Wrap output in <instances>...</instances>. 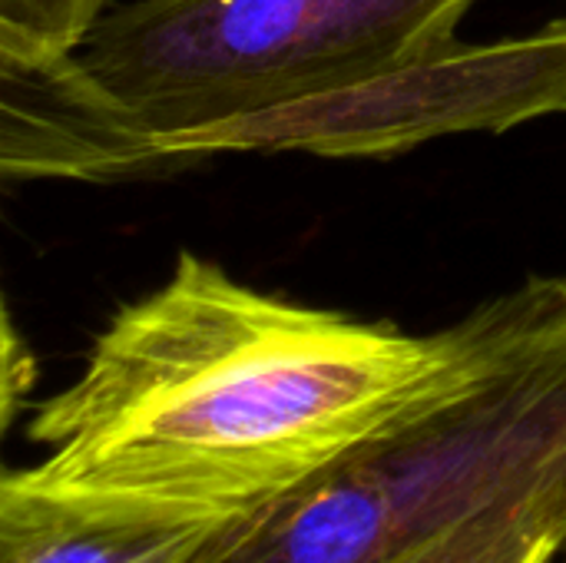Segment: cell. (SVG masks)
I'll return each mask as SVG.
<instances>
[{"mask_svg":"<svg viewBox=\"0 0 566 563\" xmlns=\"http://www.w3.org/2000/svg\"><path fill=\"white\" fill-rule=\"evenodd\" d=\"M461 322L458 372L229 563H398L491 508L566 498V275H531Z\"/></svg>","mask_w":566,"mask_h":563,"instance_id":"3","label":"cell"},{"mask_svg":"<svg viewBox=\"0 0 566 563\" xmlns=\"http://www.w3.org/2000/svg\"><path fill=\"white\" fill-rule=\"evenodd\" d=\"M554 563H566V544H564V551L557 554V561H554Z\"/></svg>","mask_w":566,"mask_h":563,"instance_id":"8","label":"cell"},{"mask_svg":"<svg viewBox=\"0 0 566 563\" xmlns=\"http://www.w3.org/2000/svg\"><path fill=\"white\" fill-rule=\"evenodd\" d=\"M566 113V20L494 43H448L428 56L269 113L172 139L166 169L219 153L388 159L441 136L507 133Z\"/></svg>","mask_w":566,"mask_h":563,"instance_id":"4","label":"cell"},{"mask_svg":"<svg viewBox=\"0 0 566 563\" xmlns=\"http://www.w3.org/2000/svg\"><path fill=\"white\" fill-rule=\"evenodd\" d=\"M481 0H133L40 66H0L7 179L166 173L196 129L269 113L428 56Z\"/></svg>","mask_w":566,"mask_h":563,"instance_id":"2","label":"cell"},{"mask_svg":"<svg viewBox=\"0 0 566 563\" xmlns=\"http://www.w3.org/2000/svg\"><path fill=\"white\" fill-rule=\"evenodd\" d=\"M464 358V322L411 335L302 305L179 252L123 305L27 435L0 491L90 524L199 528L279 508L375 441Z\"/></svg>","mask_w":566,"mask_h":563,"instance_id":"1","label":"cell"},{"mask_svg":"<svg viewBox=\"0 0 566 563\" xmlns=\"http://www.w3.org/2000/svg\"><path fill=\"white\" fill-rule=\"evenodd\" d=\"M109 0H0V63L40 66L66 56Z\"/></svg>","mask_w":566,"mask_h":563,"instance_id":"7","label":"cell"},{"mask_svg":"<svg viewBox=\"0 0 566 563\" xmlns=\"http://www.w3.org/2000/svg\"><path fill=\"white\" fill-rule=\"evenodd\" d=\"M275 508L229 524H90L0 491V563H229Z\"/></svg>","mask_w":566,"mask_h":563,"instance_id":"5","label":"cell"},{"mask_svg":"<svg viewBox=\"0 0 566 563\" xmlns=\"http://www.w3.org/2000/svg\"><path fill=\"white\" fill-rule=\"evenodd\" d=\"M566 544V498L491 508L398 563H554Z\"/></svg>","mask_w":566,"mask_h":563,"instance_id":"6","label":"cell"}]
</instances>
